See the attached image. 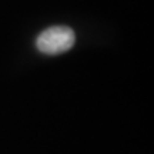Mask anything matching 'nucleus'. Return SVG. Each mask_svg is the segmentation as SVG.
<instances>
[{
    "instance_id": "f257e3e1",
    "label": "nucleus",
    "mask_w": 154,
    "mask_h": 154,
    "mask_svg": "<svg viewBox=\"0 0 154 154\" xmlns=\"http://www.w3.org/2000/svg\"><path fill=\"white\" fill-rule=\"evenodd\" d=\"M76 34L67 26H53L38 34L36 47L44 54H60L74 46Z\"/></svg>"
}]
</instances>
